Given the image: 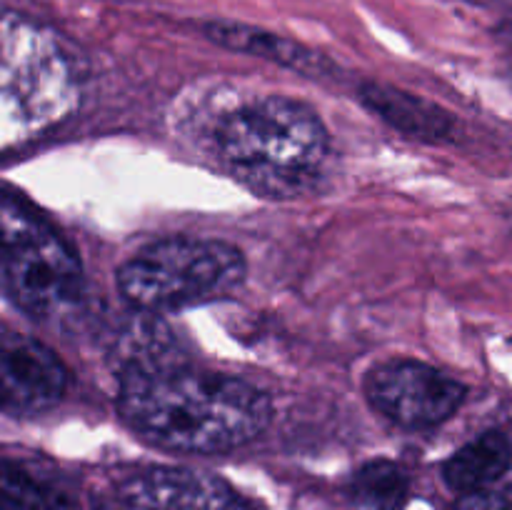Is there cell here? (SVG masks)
I'll return each mask as SVG.
<instances>
[{"label": "cell", "mask_w": 512, "mask_h": 510, "mask_svg": "<svg viewBox=\"0 0 512 510\" xmlns=\"http://www.w3.org/2000/svg\"><path fill=\"white\" fill-rule=\"evenodd\" d=\"M210 510H253V508H250L245 500H240L238 495H235L233 490L225 485V490L218 495V498H215V503L210 505Z\"/></svg>", "instance_id": "15"}, {"label": "cell", "mask_w": 512, "mask_h": 510, "mask_svg": "<svg viewBox=\"0 0 512 510\" xmlns=\"http://www.w3.org/2000/svg\"><path fill=\"white\" fill-rule=\"evenodd\" d=\"M35 33L15 18H0V80L8 75H23V65L30 60Z\"/></svg>", "instance_id": "13"}, {"label": "cell", "mask_w": 512, "mask_h": 510, "mask_svg": "<svg viewBox=\"0 0 512 510\" xmlns=\"http://www.w3.org/2000/svg\"><path fill=\"white\" fill-rule=\"evenodd\" d=\"M498 38L503 40L505 45H510V48H512V20H508V23L500 25V28H498Z\"/></svg>", "instance_id": "16"}, {"label": "cell", "mask_w": 512, "mask_h": 510, "mask_svg": "<svg viewBox=\"0 0 512 510\" xmlns=\"http://www.w3.org/2000/svg\"><path fill=\"white\" fill-rule=\"evenodd\" d=\"M0 283L20 310L53 318L78 303V255L25 200L0 193Z\"/></svg>", "instance_id": "4"}, {"label": "cell", "mask_w": 512, "mask_h": 510, "mask_svg": "<svg viewBox=\"0 0 512 510\" xmlns=\"http://www.w3.org/2000/svg\"><path fill=\"white\" fill-rule=\"evenodd\" d=\"M63 498L30 465L0 453V510H63Z\"/></svg>", "instance_id": "12"}, {"label": "cell", "mask_w": 512, "mask_h": 510, "mask_svg": "<svg viewBox=\"0 0 512 510\" xmlns=\"http://www.w3.org/2000/svg\"><path fill=\"white\" fill-rule=\"evenodd\" d=\"M510 465L512 440L500 430H488L445 460L443 480L455 493H478L498 483Z\"/></svg>", "instance_id": "10"}, {"label": "cell", "mask_w": 512, "mask_h": 510, "mask_svg": "<svg viewBox=\"0 0 512 510\" xmlns=\"http://www.w3.org/2000/svg\"><path fill=\"white\" fill-rule=\"evenodd\" d=\"M120 418L160 448L228 453L258 438L273 418L263 390L223 373L155 363L120 378Z\"/></svg>", "instance_id": "1"}, {"label": "cell", "mask_w": 512, "mask_h": 510, "mask_svg": "<svg viewBox=\"0 0 512 510\" xmlns=\"http://www.w3.org/2000/svg\"><path fill=\"white\" fill-rule=\"evenodd\" d=\"M203 33L205 38L213 40L220 48L265 58L270 63L295 70V73L305 75V78H325V75L335 70V65L325 55L305 48L298 40L283 38V35L270 33V30L263 28H253V25L230 23V20H210V23L203 25Z\"/></svg>", "instance_id": "8"}, {"label": "cell", "mask_w": 512, "mask_h": 510, "mask_svg": "<svg viewBox=\"0 0 512 510\" xmlns=\"http://www.w3.org/2000/svg\"><path fill=\"white\" fill-rule=\"evenodd\" d=\"M223 488V480L193 470H138L115 488V510H210Z\"/></svg>", "instance_id": "7"}, {"label": "cell", "mask_w": 512, "mask_h": 510, "mask_svg": "<svg viewBox=\"0 0 512 510\" xmlns=\"http://www.w3.org/2000/svg\"><path fill=\"white\" fill-rule=\"evenodd\" d=\"M360 100L380 120L410 138L425 140V143H443L455 133V118L448 110L420 98V95L393 88V85L365 83L360 88Z\"/></svg>", "instance_id": "9"}, {"label": "cell", "mask_w": 512, "mask_h": 510, "mask_svg": "<svg viewBox=\"0 0 512 510\" xmlns=\"http://www.w3.org/2000/svg\"><path fill=\"white\" fill-rule=\"evenodd\" d=\"M68 388L63 360L40 340L0 325V410L35 415L60 403Z\"/></svg>", "instance_id": "6"}, {"label": "cell", "mask_w": 512, "mask_h": 510, "mask_svg": "<svg viewBox=\"0 0 512 510\" xmlns=\"http://www.w3.org/2000/svg\"><path fill=\"white\" fill-rule=\"evenodd\" d=\"M215 148L235 178L270 198L313 188L328 153V130L313 108L290 98H260L215 125Z\"/></svg>", "instance_id": "2"}, {"label": "cell", "mask_w": 512, "mask_h": 510, "mask_svg": "<svg viewBox=\"0 0 512 510\" xmlns=\"http://www.w3.org/2000/svg\"><path fill=\"white\" fill-rule=\"evenodd\" d=\"M243 253L223 240L170 238L148 245L118 268V290L135 310L163 315L228 298L245 280Z\"/></svg>", "instance_id": "3"}, {"label": "cell", "mask_w": 512, "mask_h": 510, "mask_svg": "<svg viewBox=\"0 0 512 510\" xmlns=\"http://www.w3.org/2000/svg\"><path fill=\"white\" fill-rule=\"evenodd\" d=\"M365 395L380 415L403 428L425 430L445 423L463 405L465 385L418 360H388L365 378Z\"/></svg>", "instance_id": "5"}, {"label": "cell", "mask_w": 512, "mask_h": 510, "mask_svg": "<svg viewBox=\"0 0 512 510\" xmlns=\"http://www.w3.org/2000/svg\"><path fill=\"white\" fill-rule=\"evenodd\" d=\"M453 510H512V495L495 493V490L465 493Z\"/></svg>", "instance_id": "14"}, {"label": "cell", "mask_w": 512, "mask_h": 510, "mask_svg": "<svg viewBox=\"0 0 512 510\" xmlns=\"http://www.w3.org/2000/svg\"><path fill=\"white\" fill-rule=\"evenodd\" d=\"M350 498L365 510H403L410 498L408 473L393 460H370L350 478Z\"/></svg>", "instance_id": "11"}]
</instances>
